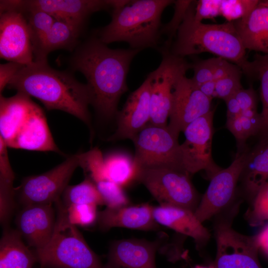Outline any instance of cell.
Here are the masks:
<instances>
[{
    "label": "cell",
    "mask_w": 268,
    "mask_h": 268,
    "mask_svg": "<svg viewBox=\"0 0 268 268\" xmlns=\"http://www.w3.org/2000/svg\"><path fill=\"white\" fill-rule=\"evenodd\" d=\"M172 0H134L123 7L112 9V19L98 30L96 36L108 44L125 42L131 48H155L161 35L163 11L174 3Z\"/></svg>",
    "instance_id": "4"
},
{
    "label": "cell",
    "mask_w": 268,
    "mask_h": 268,
    "mask_svg": "<svg viewBox=\"0 0 268 268\" xmlns=\"http://www.w3.org/2000/svg\"><path fill=\"white\" fill-rule=\"evenodd\" d=\"M24 65L9 62L0 66V93L7 85L10 80L17 71Z\"/></svg>",
    "instance_id": "42"
},
{
    "label": "cell",
    "mask_w": 268,
    "mask_h": 268,
    "mask_svg": "<svg viewBox=\"0 0 268 268\" xmlns=\"http://www.w3.org/2000/svg\"><path fill=\"white\" fill-rule=\"evenodd\" d=\"M238 67L227 60L220 58H213V80L216 81L224 77Z\"/></svg>",
    "instance_id": "43"
},
{
    "label": "cell",
    "mask_w": 268,
    "mask_h": 268,
    "mask_svg": "<svg viewBox=\"0 0 268 268\" xmlns=\"http://www.w3.org/2000/svg\"><path fill=\"white\" fill-rule=\"evenodd\" d=\"M0 56L9 62L24 66L34 62L27 20L20 12L8 11L0 13Z\"/></svg>",
    "instance_id": "15"
},
{
    "label": "cell",
    "mask_w": 268,
    "mask_h": 268,
    "mask_svg": "<svg viewBox=\"0 0 268 268\" xmlns=\"http://www.w3.org/2000/svg\"><path fill=\"white\" fill-rule=\"evenodd\" d=\"M233 22L246 50L268 55V7L260 2L249 14Z\"/></svg>",
    "instance_id": "22"
},
{
    "label": "cell",
    "mask_w": 268,
    "mask_h": 268,
    "mask_svg": "<svg viewBox=\"0 0 268 268\" xmlns=\"http://www.w3.org/2000/svg\"><path fill=\"white\" fill-rule=\"evenodd\" d=\"M236 215L227 213L213 218L216 243L215 268H263L258 258L255 235L241 234L232 228Z\"/></svg>",
    "instance_id": "7"
},
{
    "label": "cell",
    "mask_w": 268,
    "mask_h": 268,
    "mask_svg": "<svg viewBox=\"0 0 268 268\" xmlns=\"http://www.w3.org/2000/svg\"><path fill=\"white\" fill-rule=\"evenodd\" d=\"M190 176L178 169L156 166L139 169L137 180L146 187L159 205L178 206L195 212L201 198Z\"/></svg>",
    "instance_id": "6"
},
{
    "label": "cell",
    "mask_w": 268,
    "mask_h": 268,
    "mask_svg": "<svg viewBox=\"0 0 268 268\" xmlns=\"http://www.w3.org/2000/svg\"><path fill=\"white\" fill-rule=\"evenodd\" d=\"M82 28L70 23L55 20L50 31L34 51V61L47 62L48 54L59 49L72 50Z\"/></svg>",
    "instance_id": "26"
},
{
    "label": "cell",
    "mask_w": 268,
    "mask_h": 268,
    "mask_svg": "<svg viewBox=\"0 0 268 268\" xmlns=\"http://www.w3.org/2000/svg\"><path fill=\"white\" fill-rule=\"evenodd\" d=\"M242 70L239 67L230 73L215 81L214 97L225 101L243 88L241 83Z\"/></svg>",
    "instance_id": "38"
},
{
    "label": "cell",
    "mask_w": 268,
    "mask_h": 268,
    "mask_svg": "<svg viewBox=\"0 0 268 268\" xmlns=\"http://www.w3.org/2000/svg\"><path fill=\"white\" fill-rule=\"evenodd\" d=\"M221 0H200L196 1L195 18L201 22L203 19L213 18L220 14Z\"/></svg>",
    "instance_id": "40"
},
{
    "label": "cell",
    "mask_w": 268,
    "mask_h": 268,
    "mask_svg": "<svg viewBox=\"0 0 268 268\" xmlns=\"http://www.w3.org/2000/svg\"><path fill=\"white\" fill-rule=\"evenodd\" d=\"M153 208L148 203L115 208L106 207L98 211L96 223L99 228L103 231L115 227L157 231L160 229V225L154 218Z\"/></svg>",
    "instance_id": "19"
},
{
    "label": "cell",
    "mask_w": 268,
    "mask_h": 268,
    "mask_svg": "<svg viewBox=\"0 0 268 268\" xmlns=\"http://www.w3.org/2000/svg\"><path fill=\"white\" fill-rule=\"evenodd\" d=\"M56 222L52 204L24 205L15 219L17 230L34 250L47 245L54 234Z\"/></svg>",
    "instance_id": "18"
},
{
    "label": "cell",
    "mask_w": 268,
    "mask_h": 268,
    "mask_svg": "<svg viewBox=\"0 0 268 268\" xmlns=\"http://www.w3.org/2000/svg\"><path fill=\"white\" fill-rule=\"evenodd\" d=\"M140 51L110 49L93 37L81 45L71 58V67L86 78L91 105L102 117L109 119L116 116L120 99L128 89L127 77L130 64Z\"/></svg>",
    "instance_id": "1"
},
{
    "label": "cell",
    "mask_w": 268,
    "mask_h": 268,
    "mask_svg": "<svg viewBox=\"0 0 268 268\" xmlns=\"http://www.w3.org/2000/svg\"><path fill=\"white\" fill-rule=\"evenodd\" d=\"M225 101L227 108V118L235 117L241 113L239 105L233 95L227 99Z\"/></svg>",
    "instance_id": "45"
},
{
    "label": "cell",
    "mask_w": 268,
    "mask_h": 268,
    "mask_svg": "<svg viewBox=\"0 0 268 268\" xmlns=\"http://www.w3.org/2000/svg\"><path fill=\"white\" fill-rule=\"evenodd\" d=\"M233 96L237 100L241 110V113L250 110L257 109V96L252 88H241Z\"/></svg>",
    "instance_id": "41"
},
{
    "label": "cell",
    "mask_w": 268,
    "mask_h": 268,
    "mask_svg": "<svg viewBox=\"0 0 268 268\" xmlns=\"http://www.w3.org/2000/svg\"><path fill=\"white\" fill-rule=\"evenodd\" d=\"M196 1L194 0L188 9L170 53L181 58L210 53L234 63L247 75H255L253 62L248 60L246 50L233 21L209 24L196 20Z\"/></svg>",
    "instance_id": "3"
},
{
    "label": "cell",
    "mask_w": 268,
    "mask_h": 268,
    "mask_svg": "<svg viewBox=\"0 0 268 268\" xmlns=\"http://www.w3.org/2000/svg\"><path fill=\"white\" fill-rule=\"evenodd\" d=\"M200 90L207 97L212 99L214 97L215 89V81H209L203 83L199 87Z\"/></svg>",
    "instance_id": "46"
},
{
    "label": "cell",
    "mask_w": 268,
    "mask_h": 268,
    "mask_svg": "<svg viewBox=\"0 0 268 268\" xmlns=\"http://www.w3.org/2000/svg\"><path fill=\"white\" fill-rule=\"evenodd\" d=\"M185 74H180L173 85L170 122L167 126L178 137L189 124L211 110L212 99L205 96L192 78Z\"/></svg>",
    "instance_id": "14"
},
{
    "label": "cell",
    "mask_w": 268,
    "mask_h": 268,
    "mask_svg": "<svg viewBox=\"0 0 268 268\" xmlns=\"http://www.w3.org/2000/svg\"><path fill=\"white\" fill-rule=\"evenodd\" d=\"M0 12L16 11L24 13L41 10L56 20L67 22L82 28L92 13L111 8L109 0H0Z\"/></svg>",
    "instance_id": "13"
},
{
    "label": "cell",
    "mask_w": 268,
    "mask_h": 268,
    "mask_svg": "<svg viewBox=\"0 0 268 268\" xmlns=\"http://www.w3.org/2000/svg\"><path fill=\"white\" fill-rule=\"evenodd\" d=\"M163 238L154 241L125 239L112 242L107 255L106 268H156L155 255Z\"/></svg>",
    "instance_id": "17"
},
{
    "label": "cell",
    "mask_w": 268,
    "mask_h": 268,
    "mask_svg": "<svg viewBox=\"0 0 268 268\" xmlns=\"http://www.w3.org/2000/svg\"><path fill=\"white\" fill-rule=\"evenodd\" d=\"M7 147L28 150L61 152L41 109L33 103L25 123Z\"/></svg>",
    "instance_id": "20"
},
{
    "label": "cell",
    "mask_w": 268,
    "mask_h": 268,
    "mask_svg": "<svg viewBox=\"0 0 268 268\" xmlns=\"http://www.w3.org/2000/svg\"><path fill=\"white\" fill-rule=\"evenodd\" d=\"M150 80L147 75L141 85L128 97L122 109L118 112L117 128L109 141L132 140L150 121Z\"/></svg>",
    "instance_id": "16"
},
{
    "label": "cell",
    "mask_w": 268,
    "mask_h": 268,
    "mask_svg": "<svg viewBox=\"0 0 268 268\" xmlns=\"http://www.w3.org/2000/svg\"><path fill=\"white\" fill-rule=\"evenodd\" d=\"M57 207L53 236L42 249L34 250L41 268H106L76 226L69 223L61 200Z\"/></svg>",
    "instance_id": "5"
},
{
    "label": "cell",
    "mask_w": 268,
    "mask_h": 268,
    "mask_svg": "<svg viewBox=\"0 0 268 268\" xmlns=\"http://www.w3.org/2000/svg\"><path fill=\"white\" fill-rule=\"evenodd\" d=\"M79 166V154H76L45 173L25 178L18 190L20 202L23 206L56 202Z\"/></svg>",
    "instance_id": "12"
},
{
    "label": "cell",
    "mask_w": 268,
    "mask_h": 268,
    "mask_svg": "<svg viewBox=\"0 0 268 268\" xmlns=\"http://www.w3.org/2000/svg\"><path fill=\"white\" fill-rule=\"evenodd\" d=\"M61 199L66 207L72 204H90L97 206L104 204L95 185L87 177L78 184L68 185Z\"/></svg>",
    "instance_id": "28"
},
{
    "label": "cell",
    "mask_w": 268,
    "mask_h": 268,
    "mask_svg": "<svg viewBox=\"0 0 268 268\" xmlns=\"http://www.w3.org/2000/svg\"><path fill=\"white\" fill-rule=\"evenodd\" d=\"M132 141L135 149L134 158L138 170L167 166L184 171L182 167L178 137L171 132L167 126L148 124Z\"/></svg>",
    "instance_id": "9"
},
{
    "label": "cell",
    "mask_w": 268,
    "mask_h": 268,
    "mask_svg": "<svg viewBox=\"0 0 268 268\" xmlns=\"http://www.w3.org/2000/svg\"><path fill=\"white\" fill-rule=\"evenodd\" d=\"M255 74L260 81V96L262 110L260 114L263 141L268 140V55L257 54L253 61Z\"/></svg>",
    "instance_id": "30"
},
{
    "label": "cell",
    "mask_w": 268,
    "mask_h": 268,
    "mask_svg": "<svg viewBox=\"0 0 268 268\" xmlns=\"http://www.w3.org/2000/svg\"><path fill=\"white\" fill-rule=\"evenodd\" d=\"M14 178V174L0 175V221L3 228L9 227L15 207Z\"/></svg>",
    "instance_id": "31"
},
{
    "label": "cell",
    "mask_w": 268,
    "mask_h": 268,
    "mask_svg": "<svg viewBox=\"0 0 268 268\" xmlns=\"http://www.w3.org/2000/svg\"><path fill=\"white\" fill-rule=\"evenodd\" d=\"M161 62L147 75L150 80V119L148 124L166 126L172 102V89L177 78L192 68L184 58L161 50Z\"/></svg>",
    "instance_id": "11"
},
{
    "label": "cell",
    "mask_w": 268,
    "mask_h": 268,
    "mask_svg": "<svg viewBox=\"0 0 268 268\" xmlns=\"http://www.w3.org/2000/svg\"><path fill=\"white\" fill-rule=\"evenodd\" d=\"M7 86L35 97L48 110L64 111L90 125L88 106L92 96L87 84L77 81L70 72L52 68L47 61L23 66Z\"/></svg>",
    "instance_id": "2"
},
{
    "label": "cell",
    "mask_w": 268,
    "mask_h": 268,
    "mask_svg": "<svg viewBox=\"0 0 268 268\" xmlns=\"http://www.w3.org/2000/svg\"><path fill=\"white\" fill-rule=\"evenodd\" d=\"M240 179L247 198L252 201L268 182V140L248 154Z\"/></svg>",
    "instance_id": "25"
},
{
    "label": "cell",
    "mask_w": 268,
    "mask_h": 268,
    "mask_svg": "<svg viewBox=\"0 0 268 268\" xmlns=\"http://www.w3.org/2000/svg\"><path fill=\"white\" fill-rule=\"evenodd\" d=\"M251 202L245 213L249 225L257 226L268 220V182L260 189Z\"/></svg>",
    "instance_id": "34"
},
{
    "label": "cell",
    "mask_w": 268,
    "mask_h": 268,
    "mask_svg": "<svg viewBox=\"0 0 268 268\" xmlns=\"http://www.w3.org/2000/svg\"><path fill=\"white\" fill-rule=\"evenodd\" d=\"M248 154L238 152L227 168L220 169L210 178L208 188L194 212L201 222L239 207L241 201L236 200L237 185Z\"/></svg>",
    "instance_id": "8"
},
{
    "label": "cell",
    "mask_w": 268,
    "mask_h": 268,
    "mask_svg": "<svg viewBox=\"0 0 268 268\" xmlns=\"http://www.w3.org/2000/svg\"><path fill=\"white\" fill-rule=\"evenodd\" d=\"M94 184L106 207L115 208L130 205V200L120 185L107 179Z\"/></svg>",
    "instance_id": "33"
},
{
    "label": "cell",
    "mask_w": 268,
    "mask_h": 268,
    "mask_svg": "<svg viewBox=\"0 0 268 268\" xmlns=\"http://www.w3.org/2000/svg\"><path fill=\"white\" fill-rule=\"evenodd\" d=\"M153 215L160 225L192 238L199 250L206 246L210 239L208 229L190 210L173 205H159L153 206Z\"/></svg>",
    "instance_id": "21"
},
{
    "label": "cell",
    "mask_w": 268,
    "mask_h": 268,
    "mask_svg": "<svg viewBox=\"0 0 268 268\" xmlns=\"http://www.w3.org/2000/svg\"><path fill=\"white\" fill-rule=\"evenodd\" d=\"M214 111L199 117L184 131L185 140L180 144L182 168L190 175L204 170L210 178L220 169L212 157Z\"/></svg>",
    "instance_id": "10"
},
{
    "label": "cell",
    "mask_w": 268,
    "mask_h": 268,
    "mask_svg": "<svg viewBox=\"0 0 268 268\" xmlns=\"http://www.w3.org/2000/svg\"><path fill=\"white\" fill-rule=\"evenodd\" d=\"M193 268H215L213 266V265H210L209 266H201V265H196Z\"/></svg>",
    "instance_id": "47"
},
{
    "label": "cell",
    "mask_w": 268,
    "mask_h": 268,
    "mask_svg": "<svg viewBox=\"0 0 268 268\" xmlns=\"http://www.w3.org/2000/svg\"><path fill=\"white\" fill-rule=\"evenodd\" d=\"M33 102L30 97L20 92L10 97L0 94V132L6 144L16 135L29 114Z\"/></svg>",
    "instance_id": "23"
},
{
    "label": "cell",
    "mask_w": 268,
    "mask_h": 268,
    "mask_svg": "<svg viewBox=\"0 0 268 268\" xmlns=\"http://www.w3.org/2000/svg\"><path fill=\"white\" fill-rule=\"evenodd\" d=\"M255 235L259 250L268 257V223Z\"/></svg>",
    "instance_id": "44"
},
{
    "label": "cell",
    "mask_w": 268,
    "mask_h": 268,
    "mask_svg": "<svg viewBox=\"0 0 268 268\" xmlns=\"http://www.w3.org/2000/svg\"><path fill=\"white\" fill-rule=\"evenodd\" d=\"M194 75L192 79L199 87L206 82L213 80V58L192 64Z\"/></svg>",
    "instance_id": "39"
},
{
    "label": "cell",
    "mask_w": 268,
    "mask_h": 268,
    "mask_svg": "<svg viewBox=\"0 0 268 268\" xmlns=\"http://www.w3.org/2000/svg\"><path fill=\"white\" fill-rule=\"evenodd\" d=\"M194 0H174L175 11L171 21L161 28V35L167 36L163 50H169L173 42V38L176 36L178 30L183 22L188 9Z\"/></svg>",
    "instance_id": "35"
},
{
    "label": "cell",
    "mask_w": 268,
    "mask_h": 268,
    "mask_svg": "<svg viewBox=\"0 0 268 268\" xmlns=\"http://www.w3.org/2000/svg\"><path fill=\"white\" fill-rule=\"evenodd\" d=\"M260 2L259 0H221L220 14L228 21H235L249 14Z\"/></svg>",
    "instance_id": "37"
},
{
    "label": "cell",
    "mask_w": 268,
    "mask_h": 268,
    "mask_svg": "<svg viewBox=\"0 0 268 268\" xmlns=\"http://www.w3.org/2000/svg\"><path fill=\"white\" fill-rule=\"evenodd\" d=\"M66 208L67 219L73 225L87 227L96 222L98 211L96 205L72 204Z\"/></svg>",
    "instance_id": "36"
},
{
    "label": "cell",
    "mask_w": 268,
    "mask_h": 268,
    "mask_svg": "<svg viewBox=\"0 0 268 268\" xmlns=\"http://www.w3.org/2000/svg\"><path fill=\"white\" fill-rule=\"evenodd\" d=\"M226 126L242 146L251 136L259 133L260 114L257 109L244 112L235 117L227 118Z\"/></svg>",
    "instance_id": "29"
},
{
    "label": "cell",
    "mask_w": 268,
    "mask_h": 268,
    "mask_svg": "<svg viewBox=\"0 0 268 268\" xmlns=\"http://www.w3.org/2000/svg\"><path fill=\"white\" fill-rule=\"evenodd\" d=\"M23 14L27 20L34 52L50 31L56 19L49 14L41 10L30 11Z\"/></svg>",
    "instance_id": "32"
},
{
    "label": "cell",
    "mask_w": 268,
    "mask_h": 268,
    "mask_svg": "<svg viewBox=\"0 0 268 268\" xmlns=\"http://www.w3.org/2000/svg\"><path fill=\"white\" fill-rule=\"evenodd\" d=\"M260 3L267 7H268V0H261Z\"/></svg>",
    "instance_id": "48"
},
{
    "label": "cell",
    "mask_w": 268,
    "mask_h": 268,
    "mask_svg": "<svg viewBox=\"0 0 268 268\" xmlns=\"http://www.w3.org/2000/svg\"><path fill=\"white\" fill-rule=\"evenodd\" d=\"M36 262L34 251L24 244L17 229L4 228L0 240V268H32Z\"/></svg>",
    "instance_id": "24"
},
{
    "label": "cell",
    "mask_w": 268,
    "mask_h": 268,
    "mask_svg": "<svg viewBox=\"0 0 268 268\" xmlns=\"http://www.w3.org/2000/svg\"><path fill=\"white\" fill-rule=\"evenodd\" d=\"M104 169L107 179L121 187L137 180L139 171L134 158L119 152L104 157Z\"/></svg>",
    "instance_id": "27"
}]
</instances>
